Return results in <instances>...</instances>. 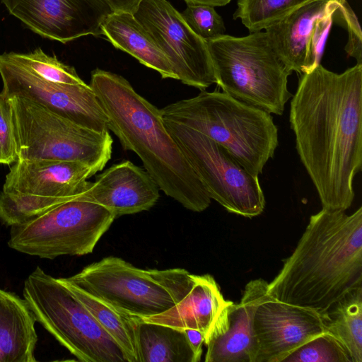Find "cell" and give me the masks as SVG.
Masks as SVG:
<instances>
[{
  "instance_id": "1",
  "label": "cell",
  "mask_w": 362,
  "mask_h": 362,
  "mask_svg": "<svg viewBox=\"0 0 362 362\" xmlns=\"http://www.w3.org/2000/svg\"><path fill=\"white\" fill-rule=\"evenodd\" d=\"M289 122L322 209L345 211L362 167V64L340 74L320 64L302 74Z\"/></svg>"
},
{
  "instance_id": "2",
  "label": "cell",
  "mask_w": 362,
  "mask_h": 362,
  "mask_svg": "<svg viewBox=\"0 0 362 362\" xmlns=\"http://www.w3.org/2000/svg\"><path fill=\"white\" fill-rule=\"evenodd\" d=\"M362 287V207L322 209L310 217L292 254L268 283L276 299L325 312L350 291Z\"/></svg>"
},
{
  "instance_id": "3",
  "label": "cell",
  "mask_w": 362,
  "mask_h": 362,
  "mask_svg": "<svg viewBox=\"0 0 362 362\" xmlns=\"http://www.w3.org/2000/svg\"><path fill=\"white\" fill-rule=\"evenodd\" d=\"M89 85L107 116L108 129L124 150L139 156L160 190L188 210L206 209L211 199L166 129L160 110L117 74L96 69Z\"/></svg>"
},
{
  "instance_id": "4",
  "label": "cell",
  "mask_w": 362,
  "mask_h": 362,
  "mask_svg": "<svg viewBox=\"0 0 362 362\" xmlns=\"http://www.w3.org/2000/svg\"><path fill=\"white\" fill-rule=\"evenodd\" d=\"M164 119L196 130L226 148L248 172L258 176L278 146V129L268 112L218 90L160 110Z\"/></svg>"
},
{
  "instance_id": "5",
  "label": "cell",
  "mask_w": 362,
  "mask_h": 362,
  "mask_svg": "<svg viewBox=\"0 0 362 362\" xmlns=\"http://www.w3.org/2000/svg\"><path fill=\"white\" fill-rule=\"evenodd\" d=\"M216 83L223 92L270 114L281 115L292 96L290 71L267 33L245 37L223 35L207 41Z\"/></svg>"
},
{
  "instance_id": "6",
  "label": "cell",
  "mask_w": 362,
  "mask_h": 362,
  "mask_svg": "<svg viewBox=\"0 0 362 362\" xmlns=\"http://www.w3.org/2000/svg\"><path fill=\"white\" fill-rule=\"evenodd\" d=\"M194 275L181 268L142 269L109 256L65 279L130 315L147 317L175 305L187 293Z\"/></svg>"
},
{
  "instance_id": "7",
  "label": "cell",
  "mask_w": 362,
  "mask_h": 362,
  "mask_svg": "<svg viewBox=\"0 0 362 362\" xmlns=\"http://www.w3.org/2000/svg\"><path fill=\"white\" fill-rule=\"evenodd\" d=\"M23 293L36 322L78 361L127 362L117 343L64 278H55L37 267L25 280Z\"/></svg>"
},
{
  "instance_id": "8",
  "label": "cell",
  "mask_w": 362,
  "mask_h": 362,
  "mask_svg": "<svg viewBox=\"0 0 362 362\" xmlns=\"http://www.w3.org/2000/svg\"><path fill=\"white\" fill-rule=\"evenodd\" d=\"M16 125L18 160L78 161L97 173L111 159L109 131L98 132L20 96L9 98Z\"/></svg>"
},
{
  "instance_id": "9",
  "label": "cell",
  "mask_w": 362,
  "mask_h": 362,
  "mask_svg": "<svg viewBox=\"0 0 362 362\" xmlns=\"http://www.w3.org/2000/svg\"><path fill=\"white\" fill-rule=\"evenodd\" d=\"M115 216L78 197L40 216L11 226L8 246L18 252L53 259L91 253Z\"/></svg>"
},
{
  "instance_id": "10",
  "label": "cell",
  "mask_w": 362,
  "mask_h": 362,
  "mask_svg": "<svg viewBox=\"0 0 362 362\" xmlns=\"http://www.w3.org/2000/svg\"><path fill=\"white\" fill-rule=\"evenodd\" d=\"M97 172L78 161L18 160L0 193V220L12 226L78 197Z\"/></svg>"
},
{
  "instance_id": "11",
  "label": "cell",
  "mask_w": 362,
  "mask_h": 362,
  "mask_svg": "<svg viewBox=\"0 0 362 362\" xmlns=\"http://www.w3.org/2000/svg\"><path fill=\"white\" fill-rule=\"evenodd\" d=\"M163 121L211 199L244 217L262 213L265 198L258 176L248 172L226 148L206 135Z\"/></svg>"
},
{
  "instance_id": "12",
  "label": "cell",
  "mask_w": 362,
  "mask_h": 362,
  "mask_svg": "<svg viewBox=\"0 0 362 362\" xmlns=\"http://www.w3.org/2000/svg\"><path fill=\"white\" fill-rule=\"evenodd\" d=\"M168 58L177 80L204 90L216 83L207 41L167 0H142L133 14Z\"/></svg>"
},
{
  "instance_id": "13",
  "label": "cell",
  "mask_w": 362,
  "mask_h": 362,
  "mask_svg": "<svg viewBox=\"0 0 362 362\" xmlns=\"http://www.w3.org/2000/svg\"><path fill=\"white\" fill-rule=\"evenodd\" d=\"M2 92L20 96L80 125L98 132L109 131L107 118L89 84H66L45 80L0 54Z\"/></svg>"
},
{
  "instance_id": "14",
  "label": "cell",
  "mask_w": 362,
  "mask_h": 362,
  "mask_svg": "<svg viewBox=\"0 0 362 362\" xmlns=\"http://www.w3.org/2000/svg\"><path fill=\"white\" fill-rule=\"evenodd\" d=\"M8 12L35 33L62 43L103 35L113 11L105 0H1Z\"/></svg>"
},
{
  "instance_id": "15",
  "label": "cell",
  "mask_w": 362,
  "mask_h": 362,
  "mask_svg": "<svg viewBox=\"0 0 362 362\" xmlns=\"http://www.w3.org/2000/svg\"><path fill=\"white\" fill-rule=\"evenodd\" d=\"M255 362H282L296 349L326 332L322 314L280 301L268 293L253 317Z\"/></svg>"
},
{
  "instance_id": "16",
  "label": "cell",
  "mask_w": 362,
  "mask_h": 362,
  "mask_svg": "<svg viewBox=\"0 0 362 362\" xmlns=\"http://www.w3.org/2000/svg\"><path fill=\"white\" fill-rule=\"evenodd\" d=\"M267 288L268 282L262 279L251 280L240 301L233 302L221 312L204 339L206 362H255L253 317Z\"/></svg>"
},
{
  "instance_id": "17",
  "label": "cell",
  "mask_w": 362,
  "mask_h": 362,
  "mask_svg": "<svg viewBox=\"0 0 362 362\" xmlns=\"http://www.w3.org/2000/svg\"><path fill=\"white\" fill-rule=\"evenodd\" d=\"M160 188L151 176L129 160L114 164L87 181L78 197L103 206L116 218L150 209Z\"/></svg>"
},
{
  "instance_id": "18",
  "label": "cell",
  "mask_w": 362,
  "mask_h": 362,
  "mask_svg": "<svg viewBox=\"0 0 362 362\" xmlns=\"http://www.w3.org/2000/svg\"><path fill=\"white\" fill-rule=\"evenodd\" d=\"M344 0H311L265 29L279 57L290 71L305 73L306 47L320 18L335 12Z\"/></svg>"
},
{
  "instance_id": "19",
  "label": "cell",
  "mask_w": 362,
  "mask_h": 362,
  "mask_svg": "<svg viewBox=\"0 0 362 362\" xmlns=\"http://www.w3.org/2000/svg\"><path fill=\"white\" fill-rule=\"evenodd\" d=\"M232 303L223 298L211 275H194L190 289L175 305L141 319L179 330L196 329L204 334L205 339L221 312Z\"/></svg>"
},
{
  "instance_id": "20",
  "label": "cell",
  "mask_w": 362,
  "mask_h": 362,
  "mask_svg": "<svg viewBox=\"0 0 362 362\" xmlns=\"http://www.w3.org/2000/svg\"><path fill=\"white\" fill-rule=\"evenodd\" d=\"M35 317L25 299L0 288V362H34Z\"/></svg>"
},
{
  "instance_id": "21",
  "label": "cell",
  "mask_w": 362,
  "mask_h": 362,
  "mask_svg": "<svg viewBox=\"0 0 362 362\" xmlns=\"http://www.w3.org/2000/svg\"><path fill=\"white\" fill-rule=\"evenodd\" d=\"M104 35L115 47L160 74L163 78L177 79L168 58L148 30L133 14L112 12L101 25Z\"/></svg>"
},
{
  "instance_id": "22",
  "label": "cell",
  "mask_w": 362,
  "mask_h": 362,
  "mask_svg": "<svg viewBox=\"0 0 362 362\" xmlns=\"http://www.w3.org/2000/svg\"><path fill=\"white\" fill-rule=\"evenodd\" d=\"M139 362H196L184 330L139 319Z\"/></svg>"
},
{
  "instance_id": "23",
  "label": "cell",
  "mask_w": 362,
  "mask_h": 362,
  "mask_svg": "<svg viewBox=\"0 0 362 362\" xmlns=\"http://www.w3.org/2000/svg\"><path fill=\"white\" fill-rule=\"evenodd\" d=\"M321 314L326 332L342 344L352 362H362V287L350 291Z\"/></svg>"
},
{
  "instance_id": "24",
  "label": "cell",
  "mask_w": 362,
  "mask_h": 362,
  "mask_svg": "<svg viewBox=\"0 0 362 362\" xmlns=\"http://www.w3.org/2000/svg\"><path fill=\"white\" fill-rule=\"evenodd\" d=\"M69 288L122 349L127 362H139L136 328L139 317L130 315L68 282Z\"/></svg>"
},
{
  "instance_id": "25",
  "label": "cell",
  "mask_w": 362,
  "mask_h": 362,
  "mask_svg": "<svg viewBox=\"0 0 362 362\" xmlns=\"http://www.w3.org/2000/svg\"><path fill=\"white\" fill-rule=\"evenodd\" d=\"M311 0H237L234 19L250 33L261 31Z\"/></svg>"
},
{
  "instance_id": "26",
  "label": "cell",
  "mask_w": 362,
  "mask_h": 362,
  "mask_svg": "<svg viewBox=\"0 0 362 362\" xmlns=\"http://www.w3.org/2000/svg\"><path fill=\"white\" fill-rule=\"evenodd\" d=\"M4 53L11 61L45 80L66 84L85 83L73 66L59 61L56 56L47 54L40 47L29 53Z\"/></svg>"
},
{
  "instance_id": "27",
  "label": "cell",
  "mask_w": 362,
  "mask_h": 362,
  "mask_svg": "<svg viewBox=\"0 0 362 362\" xmlns=\"http://www.w3.org/2000/svg\"><path fill=\"white\" fill-rule=\"evenodd\" d=\"M282 362H352L342 344L332 334L324 332L308 340Z\"/></svg>"
},
{
  "instance_id": "28",
  "label": "cell",
  "mask_w": 362,
  "mask_h": 362,
  "mask_svg": "<svg viewBox=\"0 0 362 362\" xmlns=\"http://www.w3.org/2000/svg\"><path fill=\"white\" fill-rule=\"evenodd\" d=\"M181 15L190 28L206 41L225 34L223 18L216 11L214 6L205 4L187 5Z\"/></svg>"
},
{
  "instance_id": "29",
  "label": "cell",
  "mask_w": 362,
  "mask_h": 362,
  "mask_svg": "<svg viewBox=\"0 0 362 362\" xmlns=\"http://www.w3.org/2000/svg\"><path fill=\"white\" fill-rule=\"evenodd\" d=\"M18 160V148L13 107L9 98L0 92V164Z\"/></svg>"
},
{
  "instance_id": "30",
  "label": "cell",
  "mask_w": 362,
  "mask_h": 362,
  "mask_svg": "<svg viewBox=\"0 0 362 362\" xmlns=\"http://www.w3.org/2000/svg\"><path fill=\"white\" fill-rule=\"evenodd\" d=\"M334 13H329L320 18L317 21L313 28L306 47L305 73L311 71L320 64V59L332 24Z\"/></svg>"
},
{
  "instance_id": "31",
  "label": "cell",
  "mask_w": 362,
  "mask_h": 362,
  "mask_svg": "<svg viewBox=\"0 0 362 362\" xmlns=\"http://www.w3.org/2000/svg\"><path fill=\"white\" fill-rule=\"evenodd\" d=\"M346 27L348 42L344 47L346 53L356 60V64H362V33L357 16L344 0L334 13Z\"/></svg>"
},
{
  "instance_id": "32",
  "label": "cell",
  "mask_w": 362,
  "mask_h": 362,
  "mask_svg": "<svg viewBox=\"0 0 362 362\" xmlns=\"http://www.w3.org/2000/svg\"><path fill=\"white\" fill-rule=\"evenodd\" d=\"M189 346L194 353L195 361L199 362L202 355V346L204 343V334L196 329H187L184 330Z\"/></svg>"
},
{
  "instance_id": "33",
  "label": "cell",
  "mask_w": 362,
  "mask_h": 362,
  "mask_svg": "<svg viewBox=\"0 0 362 362\" xmlns=\"http://www.w3.org/2000/svg\"><path fill=\"white\" fill-rule=\"evenodd\" d=\"M113 12L134 14L142 0H105Z\"/></svg>"
},
{
  "instance_id": "34",
  "label": "cell",
  "mask_w": 362,
  "mask_h": 362,
  "mask_svg": "<svg viewBox=\"0 0 362 362\" xmlns=\"http://www.w3.org/2000/svg\"><path fill=\"white\" fill-rule=\"evenodd\" d=\"M231 0H185L187 5L205 4L212 6H223L228 4Z\"/></svg>"
}]
</instances>
